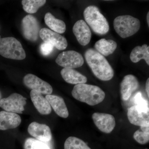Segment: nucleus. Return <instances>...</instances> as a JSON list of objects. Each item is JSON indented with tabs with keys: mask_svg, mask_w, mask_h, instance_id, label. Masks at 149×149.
Segmentation results:
<instances>
[{
	"mask_svg": "<svg viewBox=\"0 0 149 149\" xmlns=\"http://www.w3.org/2000/svg\"><path fill=\"white\" fill-rule=\"evenodd\" d=\"M56 62L64 68L73 69L82 66L84 60L83 56L77 52L68 51L60 54L56 59Z\"/></svg>",
	"mask_w": 149,
	"mask_h": 149,
	"instance_id": "7",
	"label": "nucleus"
},
{
	"mask_svg": "<svg viewBox=\"0 0 149 149\" xmlns=\"http://www.w3.org/2000/svg\"><path fill=\"white\" fill-rule=\"evenodd\" d=\"M139 86V81L135 76L132 74L125 76L120 83V93L123 100H128Z\"/></svg>",
	"mask_w": 149,
	"mask_h": 149,
	"instance_id": "14",
	"label": "nucleus"
},
{
	"mask_svg": "<svg viewBox=\"0 0 149 149\" xmlns=\"http://www.w3.org/2000/svg\"><path fill=\"white\" fill-rule=\"evenodd\" d=\"M134 139L139 144L144 145L149 141V125L140 126L133 135Z\"/></svg>",
	"mask_w": 149,
	"mask_h": 149,
	"instance_id": "25",
	"label": "nucleus"
},
{
	"mask_svg": "<svg viewBox=\"0 0 149 149\" xmlns=\"http://www.w3.org/2000/svg\"><path fill=\"white\" fill-rule=\"evenodd\" d=\"M28 133L38 141L47 143L51 141L52 134L50 128L46 124L33 122L28 127Z\"/></svg>",
	"mask_w": 149,
	"mask_h": 149,
	"instance_id": "12",
	"label": "nucleus"
},
{
	"mask_svg": "<svg viewBox=\"0 0 149 149\" xmlns=\"http://www.w3.org/2000/svg\"><path fill=\"white\" fill-rule=\"evenodd\" d=\"M83 15L86 23L96 34L105 35L109 31L107 20L95 6H90L86 8Z\"/></svg>",
	"mask_w": 149,
	"mask_h": 149,
	"instance_id": "3",
	"label": "nucleus"
},
{
	"mask_svg": "<svg viewBox=\"0 0 149 149\" xmlns=\"http://www.w3.org/2000/svg\"><path fill=\"white\" fill-rule=\"evenodd\" d=\"M72 31L77 41L80 45L86 46L91 41L92 33L86 22L82 19L75 22Z\"/></svg>",
	"mask_w": 149,
	"mask_h": 149,
	"instance_id": "13",
	"label": "nucleus"
},
{
	"mask_svg": "<svg viewBox=\"0 0 149 149\" xmlns=\"http://www.w3.org/2000/svg\"><path fill=\"white\" fill-rule=\"evenodd\" d=\"M30 95L34 106L40 113L48 115L51 113L52 108L42 93L35 90H32Z\"/></svg>",
	"mask_w": 149,
	"mask_h": 149,
	"instance_id": "16",
	"label": "nucleus"
},
{
	"mask_svg": "<svg viewBox=\"0 0 149 149\" xmlns=\"http://www.w3.org/2000/svg\"><path fill=\"white\" fill-rule=\"evenodd\" d=\"M130 59L134 63L138 62L142 59L145 60L149 65V47L147 45L142 47L137 46L133 49L130 55Z\"/></svg>",
	"mask_w": 149,
	"mask_h": 149,
	"instance_id": "22",
	"label": "nucleus"
},
{
	"mask_svg": "<svg viewBox=\"0 0 149 149\" xmlns=\"http://www.w3.org/2000/svg\"><path fill=\"white\" fill-rule=\"evenodd\" d=\"M23 82L27 88L38 91L42 95H50L52 93V86L35 74H26L23 78Z\"/></svg>",
	"mask_w": 149,
	"mask_h": 149,
	"instance_id": "10",
	"label": "nucleus"
},
{
	"mask_svg": "<svg viewBox=\"0 0 149 149\" xmlns=\"http://www.w3.org/2000/svg\"><path fill=\"white\" fill-rule=\"evenodd\" d=\"M64 149H91L83 140L75 137H69L64 143Z\"/></svg>",
	"mask_w": 149,
	"mask_h": 149,
	"instance_id": "24",
	"label": "nucleus"
},
{
	"mask_svg": "<svg viewBox=\"0 0 149 149\" xmlns=\"http://www.w3.org/2000/svg\"><path fill=\"white\" fill-rule=\"evenodd\" d=\"M22 28L24 37L32 42L37 41L40 36V26L36 17L31 15L24 17L22 21Z\"/></svg>",
	"mask_w": 149,
	"mask_h": 149,
	"instance_id": "8",
	"label": "nucleus"
},
{
	"mask_svg": "<svg viewBox=\"0 0 149 149\" xmlns=\"http://www.w3.org/2000/svg\"><path fill=\"white\" fill-rule=\"evenodd\" d=\"M117 47V43L113 40L105 39L97 41L95 45V48L99 53L105 56H109L113 53Z\"/></svg>",
	"mask_w": 149,
	"mask_h": 149,
	"instance_id": "20",
	"label": "nucleus"
},
{
	"mask_svg": "<svg viewBox=\"0 0 149 149\" xmlns=\"http://www.w3.org/2000/svg\"><path fill=\"white\" fill-rule=\"evenodd\" d=\"M0 100H1V94H0Z\"/></svg>",
	"mask_w": 149,
	"mask_h": 149,
	"instance_id": "31",
	"label": "nucleus"
},
{
	"mask_svg": "<svg viewBox=\"0 0 149 149\" xmlns=\"http://www.w3.org/2000/svg\"><path fill=\"white\" fill-rule=\"evenodd\" d=\"M0 55L6 58L22 60L26 54L21 43L13 37L1 38L0 35Z\"/></svg>",
	"mask_w": 149,
	"mask_h": 149,
	"instance_id": "4",
	"label": "nucleus"
},
{
	"mask_svg": "<svg viewBox=\"0 0 149 149\" xmlns=\"http://www.w3.org/2000/svg\"><path fill=\"white\" fill-rule=\"evenodd\" d=\"M27 99L18 93H13L8 97L1 99L0 107L5 111L15 113H22Z\"/></svg>",
	"mask_w": 149,
	"mask_h": 149,
	"instance_id": "6",
	"label": "nucleus"
},
{
	"mask_svg": "<svg viewBox=\"0 0 149 149\" xmlns=\"http://www.w3.org/2000/svg\"><path fill=\"white\" fill-rule=\"evenodd\" d=\"M61 74L65 81L69 84H84L87 81V77L73 69L64 68L61 71Z\"/></svg>",
	"mask_w": 149,
	"mask_h": 149,
	"instance_id": "19",
	"label": "nucleus"
},
{
	"mask_svg": "<svg viewBox=\"0 0 149 149\" xmlns=\"http://www.w3.org/2000/svg\"><path fill=\"white\" fill-rule=\"evenodd\" d=\"M46 24L54 32L63 34L66 30V25L64 22L55 17L50 13H47L45 16Z\"/></svg>",
	"mask_w": 149,
	"mask_h": 149,
	"instance_id": "21",
	"label": "nucleus"
},
{
	"mask_svg": "<svg viewBox=\"0 0 149 149\" xmlns=\"http://www.w3.org/2000/svg\"><path fill=\"white\" fill-rule=\"evenodd\" d=\"M45 0H23L22 4L23 9L28 13H36L40 8L46 3Z\"/></svg>",
	"mask_w": 149,
	"mask_h": 149,
	"instance_id": "23",
	"label": "nucleus"
},
{
	"mask_svg": "<svg viewBox=\"0 0 149 149\" xmlns=\"http://www.w3.org/2000/svg\"><path fill=\"white\" fill-rule=\"evenodd\" d=\"M24 149H52L45 142L36 139L28 138L24 141Z\"/></svg>",
	"mask_w": 149,
	"mask_h": 149,
	"instance_id": "27",
	"label": "nucleus"
},
{
	"mask_svg": "<svg viewBox=\"0 0 149 149\" xmlns=\"http://www.w3.org/2000/svg\"><path fill=\"white\" fill-rule=\"evenodd\" d=\"M85 56L88 65L97 78L102 81H108L113 77V69L106 58L98 52L88 49L85 52Z\"/></svg>",
	"mask_w": 149,
	"mask_h": 149,
	"instance_id": "1",
	"label": "nucleus"
},
{
	"mask_svg": "<svg viewBox=\"0 0 149 149\" xmlns=\"http://www.w3.org/2000/svg\"><path fill=\"white\" fill-rule=\"evenodd\" d=\"M147 20L148 22V25L149 26V12H148L147 16Z\"/></svg>",
	"mask_w": 149,
	"mask_h": 149,
	"instance_id": "30",
	"label": "nucleus"
},
{
	"mask_svg": "<svg viewBox=\"0 0 149 149\" xmlns=\"http://www.w3.org/2000/svg\"><path fill=\"white\" fill-rule=\"evenodd\" d=\"M146 91L148 97H149V78H148L146 83Z\"/></svg>",
	"mask_w": 149,
	"mask_h": 149,
	"instance_id": "29",
	"label": "nucleus"
},
{
	"mask_svg": "<svg viewBox=\"0 0 149 149\" xmlns=\"http://www.w3.org/2000/svg\"><path fill=\"white\" fill-rule=\"evenodd\" d=\"M113 27L116 33L122 38L135 35L141 27L138 18L129 15H120L115 19Z\"/></svg>",
	"mask_w": 149,
	"mask_h": 149,
	"instance_id": "5",
	"label": "nucleus"
},
{
	"mask_svg": "<svg viewBox=\"0 0 149 149\" xmlns=\"http://www.w3.org/2000/svg\"><path fill=\"white\" fill-rule=\"evenodd\" d=\"M54 47L49 43L44 42L40 46V49L41 53L44 56H48L52 53L54 50Z\"/></svg>",
	"mask_w": 149,
	"mask_h": 149,
	"instance_id": "28",
	"label": "nucleus"
},
{
	"mask_svg": "<svg viewBox=\"0 0 149 149\" xmlns=\"http://www.w3.org/2000/svg\"><path fill=\"white\" fill-rule=\"evenodd\" d=\"M40 36L44 42L50 44L59 50L65 49L67 47V41L64 37L48 28L40 29Z\"/></svg>",
	"mask_w": 149,
	"mask_h": 149,
	"instance_id": "9",
	"label": "nucleus"
},
{
	"mask_svg": "<svg viewBox=\"0 0 149 149\" xmlns=\"http://www.w3.org/2000/svg\"><path fill=\"white\" fill-rule=\"evenodd\" d=\"M45 98L49 102L51 107L58 116L67 118L69 116V112L64 100L59 96L47 95Z\"/></svg>",
	"mask_w": 149,
	"mask_h": 149,
	"instance_id": "18",
	"label": "nucleus"
},
{
	"mask_svg": "<svg viewBox=\"0 0 149 149\" xmlns=\"http://www.w3.org/2000/svg\"><path fill=\"white\" fill-rule=\"evenodd\" d=\"M21 123V117L17 113L5 111H0V130L16 128Z\"/></svg>",
	"mask_w": 149,
	"mask_h": 149,
	"instance_id": "15",
	"label": "nucleus"
},
{
	"mask_svg": "<svg viewBox=\"0 0 149 149\" xmlns=\"http://www.w3.org/2000/svg\"><path fill=\"white\" fill-rule=\"evenodd\" d=\"M133 101L139 111L149 113V102L144 98L141 92H138L135 94L133 97Z\"/></svg>",
	"mask_w": 149,
	"mask_h": 149,
	"instance_id": "26",
	"label": "nucleus"
},
{
	"mask_svg": "<svg viewBox=\"0 0 149 149\" xmlns=\"http://www.w3.org/2000/svg\"><path fill=\"white\" fill-rule=\"evenodd\" d=\"M71 93L74 99L90 106L100 103L105 97V94L101 88L85 83L74 85Z\"/></svg>",
	"mask_w": 149,
	"mask_h": 149,
	"instance_id": "2",
	"label": "nucleus"
},
{
	"mask_svg": "<svg viewBox=\"0 0 149 149\" xmlns=\"http://www.w3.org/2000/svg\"><path fill=\"white\" fill-rule=\"evenodd\" d=\"M127 116L129 122L137 126L149 125V113L139 111L136 105H133L128 110Z\"/></svg>",
	"mask_w": 149,
	"mask_h": 149,
	"instance_id": "17",
	"label": "nucleus"
},
{
	"mask_svg": "<svg viewBox=\"0 0 149 149\" xmlns=\"http://www.w3.org/2000/svg\"><path fill=\"white\" fill-rule=\"evenodd\" d=\"M92 118L97 128L103 133H111L115 127V119L111 114L96 112L93 113Z\"/></svg>",
	"mask_w": 149,
	"mask_h": 149,
	"instance_id": "11",
	"label": "nucleus"
}]
</instances>
